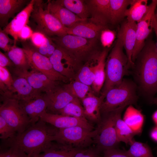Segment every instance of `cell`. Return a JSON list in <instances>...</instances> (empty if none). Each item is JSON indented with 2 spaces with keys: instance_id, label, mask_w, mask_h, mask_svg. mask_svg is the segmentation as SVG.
<instances>
[{
  "instance_id": "obj_1",
  "label": "cell",
  "mask_w": 157,
  "mask_h": 157,
  "mask_svg": "<svg viewBox=\"0 0 157 157\" xmlns=\"http://www.w3.org/2000/svg\"><path fill=\"white\" fill-rule=\"evenodd\" d=\"M40 119L13 138L4 140L6 147L17 148L31 157H34L49 149L58 129L50 126Z\"/></svg>"
},
{
  "instance_id": "obj_2",
  "label": "cell",
  "mask_w": 157,
  "mask_h": 157,
  "mask_svg": "<svg viewBox=\"0 0 157 157\" xmlns=\"http://www.w3.org/2000/svg\"><path fill=\"white\" fill-rule=\"evenodd\" d=\"M133 68L139 88L151 101L157 93V50L151 37L137 56Z\"/></svg>"
},
{
  "instance_id": "obj_3",
  "label": "cell",
  "mask_w": 157,
  "mask_h": 157,
  "mask_svg": "<svg viewBox=\"0 0 157 157\" xmlns=\"http://www.w3.org/2000/svg\"><path fill=\"white\" fill-rule=\"evenodd\" d=\"M123 48L122 40L117 37L115 44L106 62V78L101 94L105 97L109 90L119 84L124 77L129 74L130 68Z\"/></svg>"
},
{
  "instance_id": "obj_4",
  "label": "cell",
  "mask_w": 157,
  "mask_h": 157,
  "mask_svg": "<svg viewBox=\"0 0 157 157\" xmlns=\"http://www.w3.org/2000/svg\"><path fill=\"white\" fill-rule=\"evenodd\" d=\"M58 46L65 49L83 65L101 51L99 40L67 34L49 37Z\"/></svg>"
},
{
  "instance_id": "obj_5",
  "label": "cell",
  "mask_w": 157,
  "mask_h": 157,
  "mask_svg": "<svg viewBox=\"0 0 157 157\" xmlns=\"http://www.w3.org/2000/svg\"><path fill=\"white\" fill-rule=\"evenodd\" d=\"M136 90L135 83L124 78L106 93L101 108V114L135 104L138 97Z\"/></svg>"
},
{
  "instance_id": "obj_6",
  "label": "cell",
  "mask_w": 157,
  "mask_h": 157,
  "mask_svg": "<svg viewBox=\"0 0 157 157\" xmlns=\"http://www.w3.org/2000/svg\"><path fill=\"white\" fill-rule=\"evenodd\" d=\"M30 18L36 24V31L49 37L68 34L67 28L63 26L47 8L46 3L35 0Z\"/></svg>"
},
{
  "instance_id": "obj_7",
  "label": "cell",
  "mask_w": 157,
  "mask_h": 157,
  "mask_svg": "<svg viewBox=\"0 0 157 157\" xmlns=\"http://www.w3.org/2000/svg\"><path fill=\"white\" fill-rule=\"evenodd\" d=\"M124 108H122L102 114L103 116L97 126L98 132L94 139L95 148L99 153L117 148L119 142L116 135L115 122L118 116Z\"/></svg>"
},
{
  "instance_id": "obj_8",
  "label": "cell",
  "mask_w": 157,
  "mask_h": 157,
  "mask_svg": "<svg viewBox=\"0 0 157 157\" xmlns=\"http://www.w3.org/2000/svg\"><path fill=\"white\" fill-rule=\"evenodd\" d=\"M98 128L90 130L80 126L58 129L53 138V141L63 145L80 149L90 147L94 142Z\"/></svg>"
},
{
  "instance_id": "obj_9",
  "label": "cell",
  "mask_w": 157,
  "mask_h": 157,
  "mask_svg": "<svg viewBox=\"0 0 157 157\" xmlns=\"http://www.w3.org/2000/svg\"><path fill=\"white\" fill-rule=\"evenodd\" d=\"M0 116L17 133H20L31 125L30 119L21 107L18 100L12 98H0Z\"/></svg>"
},
{
  "instance_id": "obj_10",
  "label": "cell",
  "mask_w": 157,
  "mask_h": 157,
  "mask_svg": "<svg viewBox=\"0 0 157 157\" xmlns=\"http://www.w3.org/2000/svg\"><path fill=\"white\" fill-rule=\"evenodd\" d=\"M27 40L21 41V43L31 69L42 73L54 81L66 83L69 81L56 72L53 68L49 58L38 52L30 41Z\"/></svg>"
},
{
  "instance_id": "obj_11",
  "label": "cell",
  "mask_w": 157,
  "mask_h": 157,
  "mask_svg": "<svg viewBox=\"0 0 157 157\" xmlns=\"http://www.w3.org/2000/svg\"><path fill=\"white\" fill-rule=\"evenodd\" d=\"M49 58L54 69L70 81L74 80L83 65L67 51L57 45Z\"/></svg>"
},
{
  "instance_id": "obj_12",
  "label": "cell",
  "mask_w": 157,
  "mask_h": 157,
  "mask_svg": "<svg viewBox=\"0 0 157 157\" xmlns=\"http://www.w3.org/2000/svg\"><path fill=\"white\" fill-rule=\"evenodd\" d=\"M157 6V0H152L149 5L147 12L137 24L136 41L132 60L134 63L139 53L144 47L145 42L152 32V20Z\"/></svg>"
},
{
  "instance_id": "obj_13",
  "label": "cell",
  "mask_w": 157,
  "mask_h": 157,
  "mask_svg": "<svg viewBox=\"0 0 157 157\" xmlns=\"http://www.w3.org/2000/svg\"><path fill=\"white\" fill-rule=\"evenodd\" d=\"M8 69L11 74L25 78L35 90L40 92L45 93L61 82L52 80L42 73L34 69L28 71L20 70L15 67Z\"/></svg>"
},
{
  "instance_id": "obj_14",
  "label": "cell",
  "mask_w": 157,
  "mask_h": 157,
  "mask_svg": "<svg viewBox=\"0 0 157 157\" xmlns=\"http://www.w3.org/2000/svg\"><path fill=\"white\" fill-rule=\"evenodd\" d=\"M44 95L47 103L46 112L54 114H58L69 103L78 99L70 93L63 84L61 85L60 83L44 93Z\"/></svg>"
},
{
  "instance_id": "obj_15",
  "label": "cell",
  "mask_w": 157,
  "mask_h": 157,
  "mask_svg": "<svg viewBox=\"0 0 157 157\" xmlns=\"http://www.w3.org/2000/svg\"><path fill=\"white\" fill-rule=\"evenodd\" d=\"M40 119L58 129L80 126L90 130L95 129L92 124L85 118L50 113L45 111L40 115Z\"/></svg>"
},
{
  "instance_id": "obj_16",
  "label": "cell",
  "mask_w": 157,
  "mask_h": 157,
  "mask_svg": "<svg viewBox=\"0 0 157 157\" xmlns=\"http://www.w3.org/2000/svg\"><path fill=\"white\" fill-rule=\"evenodd\" d=\"M137 25L136 22L126 19L122 23L117 34V37L120 38L122 42L130 68H133L135 65L132 56L136 41Z\"/></svg>"
},
{
  "instance_id": "obj_17",
  "label": "cell",
  "mask_w": 157,
  "mask_h": 157,
  "mask_svg": "<svg viewBox=\"0 0 157 157\" xmlns=\"http://www.w3.org/2000/svg\"><path fill=\"white\" fill-rule=\"evenodd\" d=\"M19 101L22 109L30 119L31 125L38 122L40 115L46 111L47 103L44 93H40L29 98Z\"/></svg>"
},
{
  "instance_id": "obj_18",
  "label": "cell",
  "mask_w": 157,
  "mask_h": 157,
  "mask_svg": "<svg viewBox=\"0 0 157 157\" xmlns=\"http://www.w3.org/2000/svg\"><path fill=\"white\" fill-rule=\"evenodd\" d=\"M89 21L96 24L107 26L110 21V0H87Z\"/></svg>"
},
{
  "instance_id": "obj_19",
  "label": "cell",
  "mask_w": 157,
  "mask_h": 157,
  "mask_svg": "<svg viewBox=\"0 0 157 157\" xmlns=\"http://www.w3.org/2000/svg\"><path fill=\"white\" fill-rule=\"evenodd\" d=\"M35 1V0L29 1L24 8L3 30L5 33L13 37L15 44L19 40V35L21 30L29 22Z\"/></svg>"
},
{
  "instance_id": "obj_20",
  "label": "cell",
  "mask_w": 157,
  "mask_h": 157,
  "mask_svg": "<svg viewBox=\"0 0 157 157\" xmlns=\"http://www.w3.org/2000/svg\"><path fill=\"white\" fill-rule=\"evenodd\" d=\"M105 97L101 95L97 97L92 91L81 100L86 118L98 123L101 121V108Z\"/></svg>"
},
{
  "instance_id": "obj_21",
  "label": "cell",
  "mask_w": 157,
  "mask_h": 157,
  "mask_svg": "<svg viewBox=\"0 0 157 157\" xmlns=\"http://www.w3.org/2000/svg\"><path fill=\"white\" fill-rule=\"evenodd\" d=\"M46 3L50 13L66 27H71L78 22L88 20L80 18L55 1L48 0Z\"/></svg>"
},
{
  "instance_id": "obj_22",
  "label": "cell",
  "mask_w": 157,
  "mask_h": 157,
  "mask_svg": "<svg viewBox=\"0 0 157 157\" xmlns=\"http://www.w3.org/2000/svg\"><path fill=\"white\" fill-rule=\"evenodd\" d=\"M86 21L77 22L70 28H67L68 34L73 35L88 39L99 40L102 31L107 28Z\"/></svg>"
},
{
  "instance_id": "obj_23",
  "label": "cell",
  "mask_w": 157,
  "mask_h": 157,
  "mask_svg": "<svg viewBox=\"0 0 157 157\" xmlns=\"http://www.w3.org/2000/svg\"><path fill=\"white\" fill-rule=\"evenodd\" d=\"M27 0H0V26L4 28L9 19L14 17L15 13L20 12L28 3Z\"/></svg>"
},
{
  "instance_id": "obj_24",
  "label": "cell",
  "mask_w": 157,
  "mask_h": 157,
  "mask_svg": "<svg viewBox=\"0 0 157 157\" xmlns=\"http://www.w3.org/2000/svg\"><path fill=\"white\" fill-rule=\"evenodd\" d=\"M12 75L13 79L14 91V95L12 98L19 101L22 100L41 93L35 90L24 78L13 74Z\"/></svg>"
},
{
  "instance_id": "obj_25",
  "label": "cell",
  "mask_w": 157,
  "mask_h": 157,
  "mask_svg": "<svg viewBox=\"0 0 157 157\" xmlns=\"http://www.w3.org/2000/svg\"><path fill=\"white\" fill-rule=\"evenodd\" d=\"M102 50L85 63L80 69L74 80L88 86L92 85L95 78V70Z\"/></svg>"
},
{
  "instance_id": "obj_26",
  "label": "cell",
  "mask_w": 157,
  "mask_h": 157,
  "mask_svg": "<svg viewBox=\"0 0 157 157\" xmlns=\"http://www.w3.org/2000/svg\"><path fill=\"white\" fill-rule=\"evenodd\" d=\"M108 51L107 48H105L102 50L95 67V78L91 86L92 90L95 94H99L105 83L106 59Z\"/></svg>"
},
{
  "instance_id": "obj_27",
  "label": "cell",
  "mask_w": 157,
  "mask_h": 157,
  "mask_svg": "<svg viewBox=\"0 0 157 157\" xmlns=\"http://www.w3.org/2000/svg\"><path fill=\"white\" fill-rule=\"evenodd\" d=\"M136 134L140 133L144 121V117L141 112L130 105L124 113L123 119Z\"/></svg>"
},
{
  "instance_id": "obj_28",
  "label": "cell",
  "mask_w": 157,
  "mask_h": 157,
  "mask_svg": "<svg viewBox=\"0 0 157 157\" xmlns=\"http://www.w3.org/2000/svg\"><path fill=\"white\" fill-rule=\"evenodd\" d=\"M83 149L56 143L45 151L34 157H74Z\"/></svg>"
},
{
  "instance_id": "obj_29",
  "label": "cell",
  "mask_w": 157,
  "mask_h": 157,
  "mask_svg": "<svg viewBox=\"0 0 157 157\" xmlns=\"http://www.w3.org/2000/svg\"><path fill=\"white\" fill-rule=\"evenodd\" d=\"M133 0H110V23L116 25L125 17V12Z\"/></svg>"
},
{
  "instance_id": "obj_30",
  "label": "cell",
  "mask_w": 157,
  "mask_h": 157,
  "mask_svg": "<svg viewBox=\"0 0 157 157\" xmlns=\"http://www.w3.org/2000/svg\"><path fill=\"white\" fill-rule=\"evenodd\" d=\"M149 8L147 0H133L130 7L125 12V17L128 21L138 23L147 12Z\"/></svg>"
},
{
  "instance_id": "obj_31",
  "label": "cell",
  "mask_w": 157,
  "mask_h": 157,
  "mask_svg": "<svg viewBox=\"0 0 157 157\" xmlns=\"http://www.w3.org/2000/svg\"><path fill=\"white\" fill-rule=\"evenodd\" d=\"M55 1L82 19L88 20V18L90 17L85 0H56Z\"/></svg>"
},
{
  "instance_id": "obj_32",
  "label": "cell",
  "mask_w": 157,
  "mask_h": 157,
  "mask_svg": "<svg viewBox=\"0 0 157 157\" xmlns=\"http://www.w3.org/2000/svg\"><path fill=\"white\" fill-rule=\"evenodd\" d=\"M15 66V68L22 70H28L31 68L26 56L22 48L14 44L6 53Z\"/></svg>"
},
{
  "instance_id": "obj_33",
  "label": "cell",
  "mask_w": 157,
  "mask_h": 157,
  "mask_svg": "<svg viewBox=\"0 0 157 157\" xmlns=\"http://www.w3.org/2000/svg\"><path fill=\"white\" fill-rule=\"evenodd\" d=\"M121 113L117 117L115 124L117 138L120 142H122L129 145L134 140L133 137L136 135L121 118Z\"/></svg>"
},
{
  "instance_id": "obj_34",
  "label": "cell",
  "mask_w": 157,
  "mask_h": 157,
  "mask_svg": "<svg viewBox=\"0 0 157 157\" xmlns=\"http://www.w3.org/2000/svg\"><path fill=\"white\" fill-rule=\"evenodd\" d=\"M63 85L72 95L81 100L92 91L90 86L75 80L71 81L68 83L63 84Z\"/></svg>"
},
{
  "instance_id": "obj_35",
  "label": "cell",
  "mask_w": 157,
  "mask_h": 157,
  "mask_svg": "<svg viewBox=\"0 0 157 157\" xmlns=\"http://www.w3.org/2000/svg\"><path fill=\"white\" fill-rule=\"evenodd\" d=\"M58 114L78 118H86L84 115L83 107L81 105L79 99H76L69 103L60 111Z\"/></svg>"
},
{
  "instance_id": "obj_36",
  "label": "cell",
  "mask_w": 157,
  "mask_h": 157,
  "mask_svg": "<svg viewBox=\"0 0 157 157\" xmlns=\"http://www.w3.org/2000/svg\"><path fill=\"white\" fill-rule=\"evenodd\" d=\"M127 151L133 157H154L151 150L147 144L134 140Z\"/></svg>"
},
{
  "instance_id": "obj_37",
  "label": "cell",
  "mask_w": 157,
  "mask_h": 157,
  "mask_svg": "<svg viewBox=\"0 0 157 157\" xmlns=\"http://www.w3.org/2000/svg\"><path fill=\"white\" fill-rule=\"evenodd\" d=\"M17 133L0 116V138L3 140L13 138Z\"/></svg>"
},
{
  "instance_id": "obj_38",
  "label": "cell",
  "mask_w": 157,
  "mask_h": 157,
  "mask_svg": "<svg viewBox=\"0 0 157 157\" xmlns=\"http://www.w3.org/2000/svg\"><path fill=\"white\" fill-rule=\"evenodd\" d=\"M0 82L3 84L14 94L13 78L10 72L7 67L0 66Z\"/></svg>"
},
{
  "instance_id": "obj_39",
  "label": "cell",
  "mask_w": 157,
  "mask_h": 157,
  "mask_svg": "<svg viewBox=\"0 0 157 157\" xmlns=\"http://www.w3.org/2000/svg\"><path fill=\"white\" fill-rule=\"evenodd\" d=\"M56 47L50 38L47 36L46 41L43 44L37 48L34 47L39 53L49 58L53 53Z\"/></svg>"
},
{
  "instance_id": "obj_40",
  "label": "cell",
  "mask_w": 157,
  "mask_h": 157,
  "mask_svg": "<svg viewBox=\"0 0 157 157\" xmlns=\"http://www.w3.org/2000/svg\"><path fill=\"white\" fill-rule=\"evenodd\" d=\"M115 38V32L107 27L102 31L99 40L103 47L108 48L113 44Z\"/></svg>"
},
{
  "instance_id": "obj_41",
  "label": "cell",
  "mask_w": 157,
  "mask_h": 157,
  "mask_svg": "<svg viewBox=\"0 0 157 157\" xmlns=\"http://www.w3.org/2000/svg\"><path fill=\"white\" fill-rule=\"evenodd\" d=\"M7 34L0 28V48L6 53L9 51L14 45L16 44L14 40L11 39Z\"/></svg>"
},
{
  "instance_id": "obj_42",
  "label": "cell",
  "mask_w": 157,
  "mask_h": 157,
  "mask_svg": "<svg viewBox=\"0 0 157 157\" xmlns=\"http://www.w3.org/2000/svg\"><path fill=\"white\" fill-rule=\"evenodd\" d=\"M1 151L0 157H31L22 150L15 147H8Z\"/></svg>"
},
{
  "instance_id": "obj_43",
  "label": "cell",
  "mask_w": 157,
  "mask_h": 157,
  "mask_svg": "<svg viewBox=\"0 0 157 157\" xmlns=\"http://www.w3.org/2000/svg\"><path fill=\"white\" fill-rule=\"evenodd\" d=\"M103 153L102 157H133L127 151L120 150L117 148L106 150Z\"/></svg>"
},
{
  "instance_id": "obj_44",
  "label": "cell",
  "mask_w": 157,
  "mask_h": 157,
  "mask_svg": "<svg viewBox=\"0 0 157 157\" xmlns=\"http://www.w3.org/2000/svg\"><path fill=\"white\" fill-rule=\"evenodd\" d=\"M47 36L37 31L33 32L31 38L30 42L35 48L39 47L43 44L46 41Z\"/></svg>"
},
{
  "instance_id": "obj_45",
  "label": "cell",
  "mask_w": 157,
  "mask_h": 157,
  "mask_svg": "<svg viewBox=\"0 0 157 157\" xmlns=\"http://www.w3.org/2000/svg\"><path fill=\"white\" fill-rule=\"evenodd\" d=\"M100 153L95 148L90 147L82 149L78 152L74 157H101Z\"/></svg>"
},
{
  "instance_id": "obj_46",
  "label": "cell",
  "mask_w": 157,
  "mask_h": 157,
  "mask_svg": "<svg viewBox=\"0 0 157 157\" xmlns=\"http://www.w3.org/2000/svg\"><path fill=\"white\" fill-rule=\"evenodd\" d=\"M33 32L31 28L27 25L24 27L20 31L19 35V40L26 41L30 39Z\"/></svg>"
},
{
  "instance_id": "obj_47",
  "label": "cell",
  "mask_w": 157,
  "mask_h": 157,
  "mask_svg": "<svg viewBox=\"0 0 157 157\" xmlns=\"http://www.w3.org/2000/svg\"><path fill=\"white\" fill-rule=\"evenodd\" d=\"M0 66L7 67L8 69L15 67V66L10 59L6 55L0 51Z\"/></svg>"
},
{
  "instance_id": "obj_48",
  "label": "cell",
  "mask_w": 157,
  "mask_h": 157,
  "mask_svg": "<svg viewBox=\"0 0 157 157\" xmlns=\"http://www.w3.org/2000/svg\"><path fill=\"white\" fill-rule=\"evenodd\" d=\"M152 25L153 28L154 29L156 35V45L157 50V19L155 16V14L152 17Z\"/></svg>"
},
{
  "instance_id": "obj_49",
  "label": "cell",
  "mask_w": 157,
  "mask_h": 157,
  "mask_svg": "<svg viewBox=\"0 0 157 157\" xmlns=\"http://www.w3.org/2000/svg\"><path fill=\"white\" fill-rule=\"evenodd\" d=\"M150 136L152 139L157 142V126L152 129L150 132Z\"/></svg>"
},
{
  "instance_id": "obj_50",
  "label": "cell",
  "mask_w": 157,
  "mask_h": 157,
  "mask_svg": "<svg viewBox=\"0 0 157 157\" xmlns=\"http://www.w3.org/2000/svg\"><path fill=\"white\" fill-rule=\"evenodd\" d=\"M152 118L156 126H157V110L152 115Z\"/></svg>"
},
{
  "instance_id": "obj_51",
  "label": "cell",
  "mask_w": 157,
  "mask_h": 157,
  "mask_svg": "<svg viewBox=\"0 0 157 157\" xmlns=\"http://www.w3.org/2000/svg\"><path fill=\"white\" fill-rule=\"evenodd\" d=\"M150 101L151 103L157 105V96L155 97H154Z\"/></svg>"
},
{
  "instance_id": "obj_52",
  "label": "cell",
  "mask_w": 157,
  "mask_h": 157,
  "mask_svg": "<svg viewBox=\"0 0 157 157\" xmlns=\"http://www.w3.org/2000/svg\"><path fill=\"white\" fill-rule=\"evenodd\" d=\"M155 15L157 19V9L156 8L155 13Z\"/></svg>"
}]
</instances>
